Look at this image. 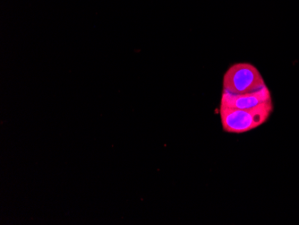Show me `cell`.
Returning a JSON list of instances; mask_svg holds the SVG:
<instances>
[{"mask_svg":"<svg viewBox=\"0 0 299 225\" xmlns=\"http://www.w3.org/2000/svg\"><path fill=\"white\" fill-rule=\"evenodd\" d=\"M272 111V101L246 110L220 107L222 128L225 132L231 134H243L254 130L270 119Z\"/></svg>","mask_w":299,"mask_h":225,"instance_id":"6da1fadb","label":"cell"},{"mask_svg":"<svg viewBox=\"0 0 299 225\" xmlns=\"http://www.w3.org/2000/svg\"><path fill=\"white\" fill-rule=\"evenodd\" d=\"M222 84L223 92L234 95H246L266 86L258 68L246 62L234 64L229 67L225 72Z\"/></svg>","mask_w":299,"mask_h":225,"instance_id":"7a4b0ae2","label":"cell"},{"mask_svg":"<svg viewBox=\"0 0 299 225\" xmlns=\"http://www.w3.org/2000/svg\"><path fill=\"white\" fill-rule=\"evenodd\" d=\"M272 101V94L266 85L257 91L246 95H234L222 92L220 107L246 110L260 106L262 104Z\"/></svg>","mask_w":299,"mask_h":225,"instance_id":"3957f363","label":"cell"}]
</instances>
